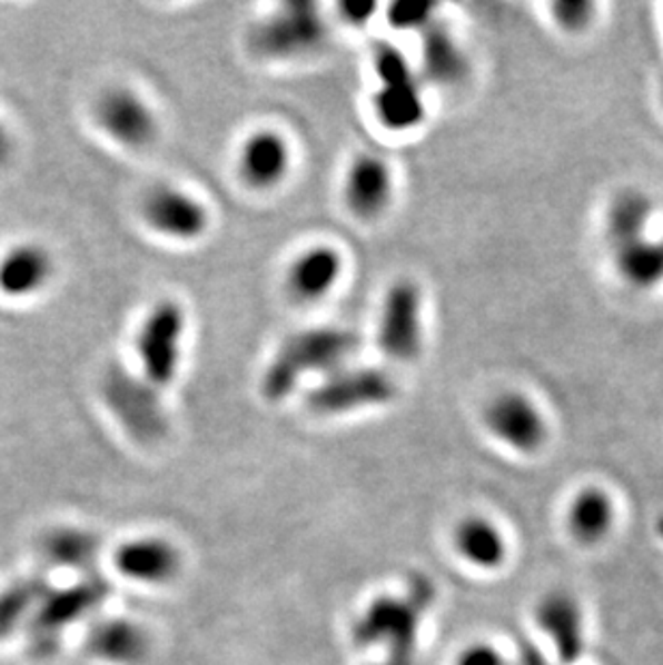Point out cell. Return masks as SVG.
<instances>
[{"label":"cell","instance_id":"23","mask_svg":"<svg viewBox=\"0 0 663 665\" xmlns=\"http://www.w3.org/2000/svg\"><path fill=\"white\" fill-rule=\"evenodd\" d=\"M657 205L653 197L637 188L619 190L605 207L603 231L607 248L655 231Z\"/></svg>","mask_w":663,"mask_h":665},{"label":"cell","instance_id":"7","mask_svg":"<svg viewBox=\"0 0 663 665\" xmlns=\"http://www.w3.org/2000/svg\"><path fill=\"white\" fill-rule=\"evenodd\" d=\"M186 334V312L172 300L158 301L145 317L136 336V356L142 379L154 388H166L179 368Z\"/></svg>","mask_w":663,"mask_h":665},{"label":"cell","instance_id":"34","mask_svg":"<svg viewBox=\"0 0 663 665\" xmlns=\"http://www.w3.org/2000/svg\"><path fill=\"white\" fill-rule=\"evenodd\" d=\"M657 100H660V106H662V112H663V76H662V82H660V91H657Z\"/></svg>","mask_w":663,"mask_h":665},{"label":"cell","instance_id":"35","mask_svg":"<svg viewBox=\"0 0 663 665\" xmlns=\"http://www.w3.org/2000/svg\"><path fill=\"white\" fill-rule=\"evenodd\" d=\"M375 665H407V664H395V662H388V659H384V662H379V664Z\"/></svg>","mask_w":663,"mask_h":665},{"label":"cell","instance_id":"4","mask_svg":"<svg viewBox=\"0 0 663 665\" xmlns=\"http://www.w3.org/2000/svg\"><path fill=\"white\" fill-rule=\"evenodd\" d=\"M534 632L547 646V657L558 665H580L588 651V609L566 586H552L532 603Z\"/></svg>","mask_w":663,"mask_h":665},{"label":"cell","instance_id":"13","mask_svg":"<svg viewBox=\"0 0 663 665\" xmlns=\"http://www.w3.org/2000/svg\"><path fill=\"white\" fill-rule=\"evenodd\" d=\"M142 216L154 231L177 241H195L209 229L205 205L172 186H156L142 200Z\"/></svg>","mask_w":663,"mask_h":665},{"label":"cell","instance_id":"19","mask_svg":"<svg viewBox=\"0 0 663 665\" xmlns=\"http://www.w3.org/2000/svg\"><path fill=\"white\" fill-rule=\"evenodd\" d=\"M393 170L386 160L363 153L354 160L345 181V200L354 216L373 220L386 211L393 199Z\"/></svg>","mask_w":663,"mask_h":665},{"label":"cell","instance_id":"29","mask_svg":"<svg viewBox=\"0 0 663 665\" xmlns=\"http://www.w3.org/2000/svg\"><path fill=\"white\" fill-rule=\"evenodd\" d=\"M453 665H517L492 642H472L457 655Z\"/></svg>","mask_w":663,"mask_h":665},{"label":"cell","instance_id":"12","mask_svg":"<svg viewBox=\"0 0 663 665\" xmlns=\"http://www.w3.org/2000/svg\"><path fill=\"white\" fill-rule=\"evenodd\" d=\"M110 595V586L100 575H85L76 584L66 588H50L46 597L39 601L37 609L29 621V632L33 642L55 644L67 627L80 623L91 616L106 597Z\"/></svg>","mask_w":663,"mask_h":665},{"label":"cell","instance_id":"9","mask_svg":"<svg viewBox=\"0 0 663 665\" xmlns=\"http://www.w3.org/2000/svg\"><path fill=\"white\" fill-rule=\"evenodd\" d=\"M425 298L414 280H397L382 304L377 345L397 363H412L420 356L425 338Z\"/></svg>","mask_w":663,"mask_h":665},{"label":"cell","instance_id":"8","mask_svg":"<svg viewBox=\"0 0 663 665\" xmlns=\"http://www.w3.org/2000/svg\"><path fill=\"white\" fill-rule=\"evenodd\" d=\"M328 37L319 9L310 2L285 4L250 33V46L264 59H296L317 50Z\"/></svg>","mask_w":663,"mask_h":665},{"label":"cell","instance_id":"15","mask_svg":"<svg viewBox=\"0 0 663 665\" xmlns=\"http://www.w3.org/2000/svg\"><path fill=\"white\" fill-rule=\"evenodd\" d=\"M96 119L112 140L130 149L147 147L158 133L154 110L130 89L106 91L96 106Z\"/></svg>","mask_w":663,"mask_h":665},{"label":"cell","instance_id":"36","mask_svg":"<svg viewBox=\"0 0 663 665\" xmlns=\"http://www.w3.org/2000/svg\"><path fill=\"white\" fill-rule=\"evenodd\" d=\"M657 234H660V239H662V244H663V229H662V231H657Z\"/></svg>","mask_w":663,"mask_h":665},{"label":"cell","instance_id":"24","mask_svg":"<svg viewBox=\"0 0 663 665\" xmlns=\"http://www.w3.org/2000/svg\"><path fill=\"white\" fill-rule=\"evenodd\" d=\"M420 50L423 69L429 80L444 87L465 80L469 71L467 54L446 24L433 18L420 31Z\"/></svg>","mask_w":663,"mask_h":665},{"label":"cell","instance_id":"11","mask_svg":"<svg viewBox=\"0 0 663 665\" xmlns=\"http://www.w3.org/2000/svg\"><path fill=\"white\" fill-rule=\"evenodd\" d=\"M619 499L605 485L584 483L564 502V536L582 552H595L607 545L619 528Z\"/></svg>","mask_w":663,"mask_h":665},{"label":"cell","instance_id":"16","mask_svg":"<svg viewBox=\"0 0 663 665\" xmlns=\"http://www.w3.org/2000/svg\"><path fill=\"white\" fill-rule=\"evenodd\" d=\"M112 565L130 582L162 586L179 575L181 554L162 536H138L115 549Z\"/></svg>","mask_w":663,"mask_h":665},{"label":"cell","instance_id":"31","mask_svg":"<svg viewBox=\"0 0 663 665\" xmlns=\"http://www.w3.org/2000/svg\"><path fill=\"white\" fill-rule=\"evenodd\" d=\"M375 9H377L375 4H343L340 13H343V18L347 22L363 27V24H366L370 20V16H373Z\"/></svg>","mask_w":663,"mask_h":665},{"label":"cell","instance_id":"3","mask_svg":"<svg viewBox=\"0 0 663 665\" xmlns=\"http://www.w3.org/2000/svg\"><path fill=\"white\" fill-rule=\"evenodd\" d=\"M487 435L506 453L534 459L552 441V423L543 405L519 388L499 390L481 414Z\"/></svg>","mask_w":663,"mask_h":665},{"label":"cell","instance_id":"21","mask_svg":"<svg viewBox=\"0 0 663 665\" xmlns=\"http://www.w3.org/2000/svg\"><path fill=\"white\" fill-rule=\"evenodd\" d=\"M87 651L106 664L136 665L149 653V635L130 618H106L87 633Z\"/></svg>","mask_w":663,"mask_h":665},{"label":"cell","instance_id":"33","mask_svg":"<svg viewBox=\"0 0 663 665\" xmlns=\"http://www.w3.org/2000/svg\"><path fill=\"white\" fill-rule=\"evenodd\" d=\"M655 534L660 536V540L663 543V515L657 519V524H655Z\"/></svg>","mask_w":663,"mask_h":665},{"label":"cell","instance_id":"27","mask_svg":"<svg viewBox=\"0 0 663 665\" xmlns=\"http://www.w3.org/2000/svg\"><path fill=\"white\" fill-rule=\"evenodd\" d=\"M554 24L564 33H586L591 24L597 18V4L595 2H554L550 7Z\"/></svg>","mask_w":663,"mask_h":665},{"label":"cell","instance_id":"25","mask_svg":"<svg viewBox=\"0 0 663 665\" xmlns=\"http://www.w3.org/2000/svg\"><path fill=\"white\" fill-rule=\"evenodd\" d=\"M101 540L96 533L85 528L61 526L41 538L39 554L50 566L80 570L93 575V568L100 558Z\"/></svg>","mask_w":663,"mask_h":665},{"label":"cell","instance_id":"14","mask_svg":"<svg viewBox=\"0 0 663 665\" xmlns=\"http://www.w3.org/2000/svg\"><path fill=\"white\" fill-rule=\"evenodd\" d=\"M453 549L457 558L478 573H497L508 565L511 540L506 530L492 515L469 513L462 517L453 534Z\"/></svg>","mask_w":663,"mask_h":665},{"label":"cell","instance_id":"22","mask_svg":"<svg viewBox=\"0 0 663 665\" xmlns=\"http://www.w3.org/2000/svg\"><path fill=\"white\" fill-rule=\"evenodd\" d=\"M343 255L332 246H313L287 271V289L298 301L324 300L343 274Z\"/></svg>","mask_w":663,"mask_h":665},{"label":"cell","instance_id":"10","mask_svg":"<svg viewBox=\"0 0 663 665\" xmlns=\"http://www.w3.org/2000/svg\"><path fill=\"white\" fill-rule=\"evenodd\" d=\"M397 399V384L390 373L382 368H352L338 370L330 379L319 384L310 395L308 405L324 416L349 414L365 407H379Z\"/></svg>","mask_w":663,"mask_h":665},{"label":"cell","instance_id":"1","mask_svg":"<svg viewBox=\"0 0 663 665\" xmlns=\"http://www.w3.org/2000/svg\"><path fill=\"white\" fill-rule=\"evenodd\" d=\"M435 603V584L416 575L403 595H382L370 601L354 625L358 646H382L388 662L416 665L423 623Z\"/></svg>","mask_w":663,"mask_h":665},{"label":"cell","instance_id":"5","mask_svg":"<svg viewBox=\"0 0 663 665\" xmlns=\"http://www.w3.org/2000/svg\"><path fill=\"white\" fill-rule=\"evenodd\" d=\"M101 399L136 441L156 444L168 433L165 403L160 390L140 375L112 365L101 379Z\"/></svg>","mask_w":663,"mask_h":665},{"label":"cell","instance_id":"17","mask_svg":"<svg viewBox=\"0 0 663 665\" xmlns=\"http://www.w3.org/2000/svg\"><path fill=\"white\" fill-rule=\"evenodd\" d=\"M55 278L50 250L34 241H22L0 255V296L29 300L39 296Z\"/></svg>","mask_w":663,"mask_h":665},{"label":"cell","instance_id":"18","mask_svg":"<svg viewBox=\"0 0 663 665\" xmlns=\"http://www.w3.org/2000/svg\"><path fill=\"white\" fill-rule=\"evenodd\" d=\"M616 278L635 294H653L663 287V244L660 234L610 246Z\"/></svg>","mask_w":663,"mask_h":665},{"label":"cell","instance_id":"2","mask_svg":"<svg viewBox=\"0 0 663 665\" xmlns=\"http://www.w3.org/2000/svg\"><path fill=\"white\" fill-rule=\"evenodd\" d=\"M360 340L345 328H310L289 336L264 373L267 400L287 399L304 375L330 370L356 354Z\"/></svg>","mask_w":663,"mask_h":665},{"label":"cell","instance_id":"30","mask_svg":"<svg viewBox=\"0 0 663 665\" xmlns=\"http://www.w3.org/2000/svg\"><path fill=\"white\" fill-rule=\"evenodd\" d=\"M517 665H558L554 664L541 648H536L531 642L519 644V653L515 657Z\"/></svg>","mask_w":663,"mask_h":665},{"label":"cell","instance_id":"6","mask_svg":"<svg viewBox=\"0 0 663 665\" xmlns=\"http://www.w3.org/2000/svg\"><path fill=\"white\" fill-rule=\"evenodd\" d=\"M373 66L379 78V89L373 98L379 123L393 132L418 128L425 119V100L405 54L393 43H377Z\"/></svg>","mask_w":663,"mask_h":665},{"label":"cell","instance_id":"28","mask_svg":"<svg viewBox=\"0 0 663 665\" xmlns=\"http://www.w3.org/2000/svg\"><path fill=\"white\" fill-rule=\"evenodd\" d=\"M432 4H416V2H398L390 7L388 20L398 31H423L433 18Z\"/></svg>","mask_w":663,"mask_h":665},{"label":"cell","instance_id":"20","mask_svg":"<svg viewBox=\"0 0 663 665\" xmlns=\"http://www.w3.org/2000/svg\"><path fill=\"white\" fill-rule=\"evenodd\" d=\"M291 167V149L283 133L259 130L253 133L239 156V172L250 188L267 190L278 186Z\"/></svg>","mask_w":663,"mask_h":665},{"label":"cell","instance_id":"32","mask_svg":"<svg viewBox=\"0 0 663 665\" xmlns=\"http://www.w3.org/2000/svg\"><path fill=\"white\" fill-rule=\"evenodd\" d=\"M11 158H13V138L0 121V170L11 162Z\"/></svg>","mask_w":663,"mask_h":665},{"label":"cell","instance_id":"26","mask_svg":"<svg viewBox=\"0 0 663 665\" xmlns=\"http://www.w3.org/2000/svg\"><path fill=\"white\" fill-rule=\"evenodd\" d=\"M50 584L46 577L33 575L13 582L0 590V639L9 637L22 623H29L39 601L46 597Z\"/></svg>","mask_w":663,"mask_h":665}]
</instances>
